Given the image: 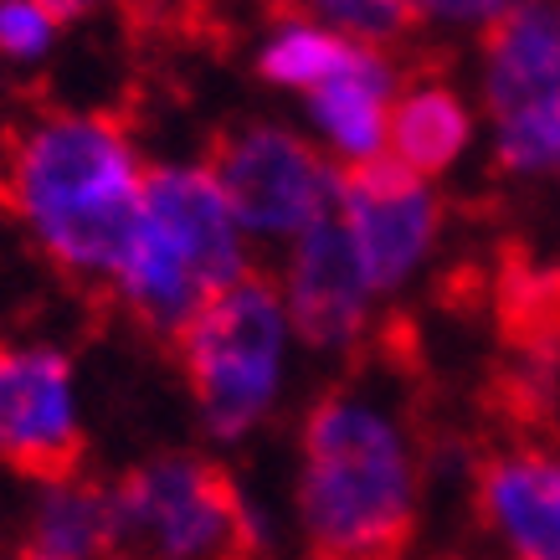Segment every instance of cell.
<instances>
[{
    "instance_id": "cell-5",
    "label": "cell",
    "mask_w": 560,
    "mask_h": 560,
    "mask_svg": "<svg viewBox=\"0 0 560 560\" xmlns=\"http://www.w3.org/2000/svg\"><path fill=\"white\" fill-rule=\"evenodd\" d=\"M119 560H257L268 520L196 453H165L114 483Z\"/></svg>"
},
{
    "instance_id": "cell-2",
    "label": "cell",
    "mask_w": 560,
    "mask_h": 560,
    "mask_svg": "<svg viewBox=\"0 0 560 560\" xmlns=\"http://www.w3.org/2000/svg\"><path fill=\"white\" fill-rule=\"evenodd\" d=\"M299 529L319 560H390L422 510V453L386 390H324L299 427Z\"/></svg>"
},
{
    "instance_id": "cell-11",
    "label": "cell",
    "mask_w": 560,
    "mask_h": 560,
    "mask_svg": "<svg viewBox=\"0 0 560 560\" xmlns=\"http://www.w3.org/2000/svg\"><path fill=\"white\" fill-rule=\"evenodd\" d=\"M478 520L504 560H560V453L510 447L478 468Z\"/></svg>"
},
{
    "instance_id": "cell-10",
    "label": "cell",
    "mask_w": 560,
    "mask_h": 560,
    "mask_svg": "<svg viewBox=\"0 0 560 560\" xmlns=\"http://www.w3.org/2000/svg\"><path fill=\"white\" fill-rule=\"evenodd\" d=\"M396 93H401L396 57H390V51H371V47H350L340 57V68L304 98L314 144H319L335 165H345V171L381 165V160H386Z\"/></svg>"
},
{
    "instance_id": "cell-15",
    "label": "cell",
    "mask_w": 560,
    "mask_h": 560,
    "mask_svg": "<svg viewBox=\"0 0 560 560\" xmlns=\"http://www.w3.org/2000/svg\"><path fill=\"white\" fill-rule=\"evenodd\" d=\"M345 42L329 26H319V21L308 16V11H283V16L268 21V32H262V42H257V78L272 88H289V93H314V88L329 78V72L340 68L345 57Z\"/></svg>"
},
{
    "instance_id": "cell-16",
    "label": "cell",
    "mask_w": 560,
    "mask_h": 560,
    "mask_svg": "<svg viewBox=\"0 0 560 560\" xmlns=\"http://www.w3.org/2000/svg\"><path fill=\"white\" fill-rule=\"evenodd\" d=\"M493 165L514 180H545L560 171V103L493 119Z\"/></svg>"
},
{
    "instance_id": "cell-9",
    "label": "cell",
    "mask_w": 560,
    "mask_h": 560,
    "mask_svg": "<svg viewBox=\"0 0 560 560\" xmlns=\"http://www.w3.org/2000/svg\"><path fill=\"white\" fill-rule=\"evenodd\" d=\"M278 293L289 308L293 340L308 350H335V355L355 350L371 335L375 304H381L335 217L283 247Z\"/></svg>"
},
{
    "instance_id": "cell-14",
    "label": "cell",
    "mask_w": 560,
    "mask_h": 560,
    "mask_svg": "<svg viewBox=\"0 0 560 560\" xmlns=\"http://www.w3.org/2000/svg\"><path fill=\"white\" fill-rule=\"evenodd\" d=\"M474 144V103L463 98L447 78H417L401 83L396 108H390V135H386V160L401 171L432 175L453 171Z\"/></svg>"
},
{
    "instance_id": "cell-22",
    "label": "cell",
    "mask_w": 560,
    "mask_h": 560,
    "mask_svg": "<svg viewBox=\"0 0 560 560\" xmlns=\"http://www.w3.org/2000/svg\"><path fill=\"white\" fill-rule=\"evenodd\" d=\"M556 180H560V171H556Z\"/></svg>"
},
{
    "instance_id": "cell-3",
    "label": "cell",
    "mask_w": 560,
    "mask_h": 560,
    "mask_svg": "<svg viewBox=\"0 0 560 560\" xmlns=\"http://www.w3.org/2000/svg\"><path fill=\"white\" fill-rule=\"evenodd\" d=\"M253 272V242L237 226L206 160H165L144 171L135 237L114 272V299L150 335L180 340L206 299Z\"/></svg>"
},
{
    "instance_id": "cell-1",
    "label": "cell",
    "mask_w": 560,
    "mask_h": 560,
    "mask_svg": "<svg viewBox=\"0 0 560 560\" xmlns=\"http://www.w3.org/2000/svg\"><path fill=\"white\" fill-rule=\"evenodd\" d=\"M144 171L135 135L114 114L51 108L5 144L0 201L68 278L114 283L135 237Z\"/></svg>"
},
{
    "instance_id": "cell-13",
    "label": "cell",
    "mask_w": 560,
    "mask_h": 560,
    "mask_svg": "<svg viewBox=\"0 0 560 560\" xmlns=\"http://www.w3.org/2000/svg\"><path fill=\"white\" fill-rule=\"evenodd\" d=\"M16 560H119L114 489L93 478H47L21 529Z\"/></svg>"
},
{
    "instance_id": "cell-6",
    "label": "cell",
    "mask_w": 560,
    "mask_h": 560,
    "mask_svg": "<svg viewBox=\"0 0 560 560\" xmlns=\"http://www.w3.org/2000/svg\"><path fill=\"white\" fill-rule=\"evenodd\" d=\"M211 175L247 242H299L340 206V165L289 124H237L217 139Z\"/></svg>"
},
{
    "instance_id": "cell-17",
    "label": "cell",
    "mask_w": 560,
    "mask_h": 560,
    "mask_svg": "<svg viewBox=\"0 0 560 560\" xmlns=\"http://www.w3.org/2000/svg\"><path fill=\"white\" fill-rule=\"evenodd\" d=\"M299 11L329 26L345 47H371V51H390L407 32H417L407 0H304Z\"/></svg>"
},
{
    "instance_id": "cell-21",
    "label": "cell",
    "mask_w": 560,
    "mask_h": 560,
    "mask_svg": "<svg viewBox=\"0 0 560 560\" xmlns=\"http://www.w3.org/2000/svg\"><path fill=\"white\" fill-rule=\"evenodd\" d=\"M283 5H304V0H283Z\"/></svg>"
},
{
    "instance_id": "cell-19",
    "label": "cell",
    "mask_w": 560,
    "mask_h": 560,
    "mask_svg": "<svg viewBox=\"0 0 560 560\" xmlns=\"http://www.w3.org/2000/svg\"><path fill=\"white\" fill-rule=\"evenodd\" d=\"M529 0H407L417 26H438V32H489L504 16H514Z\"/></svg>"
},
{
    "instance_id": "cell-20",
    "label": "cell",
    "mask_w": 560,
    "mask_h": 560,
    "mask_svg": "<svg viewBox=\"0 0 560 560\" xmlns=\"http://www.w3.org/2000/svg\"><path fill=\"white\" fill-rule=\"evenodd\" d=\"M42 5L68 26V21H88V16H98V11H108L114 0H42Z\"/></svg>"
},
{
    "instance_id": "cell-12",
    "label": "cell",
    "mask_w": 560,
    "mask_h": 560,
    "mask_svg": "<svg viewBox=\"0 0 560 560\" xmlns=\"http://www.w3.org/2000/svg\"><path fill=\"white\" fill-rule=\"evenodd\" d=\"M478 93L489 119H514L560 103V0H529L483 32Z\"/></svg>"
},
{
    "instance_id": "cell-4",
    "label": "cell",
    "mask_w": 560,
    "mask_h": 560,
    "mask_svg": "<svg viewBox=\"0 0 560 560\" xmlns=\"http://www.w3.org/2000/svg\"><path fill=\"white\" fill-rule=\"evenodd\" d=\"M180 371L206 438L242 442L272 417L293 355V324L272 278L247 272L242 283L206 299L180 329Z\"/></svg>"
},
{
    "instance_id": "cell-8",
    "label": "cell",
    "mask_w": 560,
    "mask_h": 560,
    "mask_svg": "<svg viewBox=\"0 0 560 560\" xmlns=\"http://www.w3.org/2000/svg\"><path fill=\"white\" fill-rule=\"evenodd\" d=\"M83 407L72 360L51 345H0V463L36 483L78 474Z\"/></svg>"
},
{
    "instance_id": "cell-7",
    "label": "cell",
    "mask_w": 560,
    "mask_h": 560,
    "mask_svg": "<svg viewBox=\"0 0 560 560\" xmlns=\"http://www.w3.org/2000/svg\"><path fill=\"white\" fill-rule=\"evenodd\" d=\"M335 221H340V232L355 247L375 299H390L407 283H417V272L438 253L442 196L432 180L381 160V165L340 175Z\"/></svg>"
},
{
    "instance_id": "cell-18",
    "label": "cell",
    "mask_w": 560,
    "mask_h": 560,
    "mask_svg": "<svg viewBox=\"0 0 560 560\" xmlns=\"http://www.w3.org/2000/svg\"><path fill=\"white\" fill-rule=\"evenodd\" d=\"M57 36H62V21L42 0H0V62L11 68L47 62Z\"/></svg>"
}]
</instances>
